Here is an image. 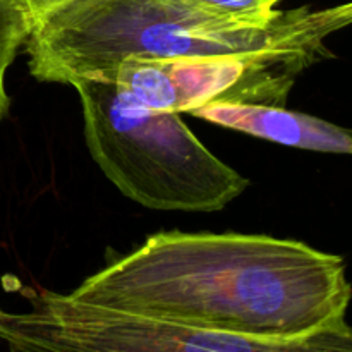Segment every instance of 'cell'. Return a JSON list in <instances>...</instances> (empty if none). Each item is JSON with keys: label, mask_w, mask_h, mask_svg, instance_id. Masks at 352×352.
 <instances>
[{"label": "cell", "mask_w": 352, "mask_h": 352, "mask_svg": "<svg viewBox=\"0 0 352 352\" xmlns=\"http://www.w3.org/2000/svg\"><path fill=\"white\" fill-rule=\"evenodd\" d=\"M189 113L206 122L261 138L282 146L320 153L352 155L351 129L308 113L292 112L282 105L210 103Z\"/></svg>", "instance_id": "cell-6"}, {"label": "cell", "mask_w": 352, "mask_h": 352, "mask_svg": "<svg viewBox=\"0 0 352 352\" xmlns=\"http://www.w3.org/2000/svg\"><path fill=\"white\" fill-rule=\"evenodd\" d=\"M21 7L28 12L31 23L36 24L38 21H41L43 17H47L48 14H52L54 10L60 9V7L67 6L72 0H16Z\"/></svg>", "instance_id": "cell-9"}, {"label": "cell", "mask_w": 352, "mask_h": 352, "mask_svg": "<svg viewBox=\"0 0 352 352\" xmlns=\"http://www.w3.org/2000/svg\"><path fill=\"white\" fill-rule=\"evenodd\" d=\"M0 316H2V311H0Z\"/></svg>", "instance_id": "cell-11"}, {"label": "cell", "mask_w": 352, "mask_h": 352, "mask_svg": "<svg viewBox=\"0 0 352 352\" xmlns=\"http://www.w3.org/2000/svg\"><path fill=\"white\" fill-rule=\"evenodd\" d=\"M275 2H277V6H278V3H280V2H282V0H275Z\"/></svg>", "instance_id": "cell-10"}, {"label": "cell", "mask_w": 352, "mask_h": 352, "mask_svg": "<svg viewBox=\"0 0 352 352\" xmlns=\"http://www.w3.org/2000/svg\"><path fill=\"white\" fill-rule=\"evenodd\" d=\"M210 12L246 23H270L278 14L275 0H191Z\"/></svg>", "instance_id": "cell-8"}, {"label": "cell", "mask_w": 352, "mask_h": 352, "mask_svg": "<svg viewBox=\"0 0 352 352\" xmlns=\"http://www.w3.org/2000/svg\"><path fill=\"white\" fill-rule=\"evenodd\" d=\"M305 69L250 57H127L107 79L155 112H191L210 103L284 105Z\"/></svg>", "instance_id": "cell-5"}, {"label": "cell", "mask_w": 352, "mask_h": 352, "mask_svg": "<svg viewBox=\"0 0 352 352\" xmlns=\"http://www.w3.org/2000/svg\"><path fill=\"white\" fill-rule=\"evenodd\" d=\"M31 28L30 16L16 0H0V120L6 119L10 109L6 86L7 71L26 43Z\"/></svg>", "instance_id": "cell-7"}, {"label": "cell", "mask_w": 352, "mask_h": 352, "mask_svg": "<svg viewBox=\"0 0 352 352\" xmlns=\"http://www.w3.org/2000/svg\"><path fill=\"white\" fill-rule=\"evenodd\" d=\"M31 309L2 313L0 339L12 351L299 352L298 344L182 327L71 294L28 292Z\"/></svg>", "instance_id": "cell-4"}, {"label": "cell", "mask_w": 352, "mask_h": 352, "mask_svg": "<svg viewBox=\"0 0 352 352\" xmlns=\"http://www.w3.org/2000/svg\"><path fill=\"white\" fill-rule=\"evenodd\" d=\"M72 294L182 327L352 351L346 263L294 239L158 232Z\"/></svg>", "instance_id": "cell-1"}, {"label": "cell", "mask_w": 352, "mask_h": 352, "mask_svg": "<svg viewBox=\"0 0 352 352\" xmlns=\"http://www.w3.org/2000/svg\"><path fill=\"white\" fill-rule=\"evenodd\" d=\"M89 155L133 201L164 212H219L250 186L181 119L131 100L113 79H78Z\"/></svg>", "instance_id": "cell-3"}, {"label": "cell", "mask_w": 352, "mask_h": 352, "mask_svg": "<svg viewBox=\"0 0 352 352\" xmlns=\"http://www.w3.org/2000/svg\"><path fill=\"white\" fill-rule=\"evenodd\" d=\"M330 9L278 10L246 23L191 0H72L33 24L24 48L41 82L107 79L127 57H250L309 67L330 57Z\"/></svg>", "instance_id": "cell-2"}]
</instances>
